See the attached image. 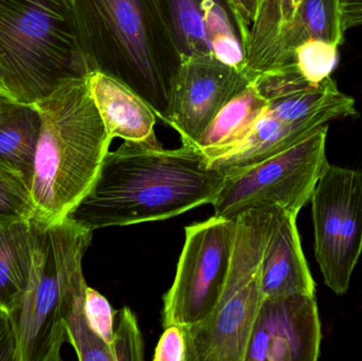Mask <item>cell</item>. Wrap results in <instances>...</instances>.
Instances as JSON below:
<instances>
[{
    "label": "cell",
    "instance_id": "obj_15",
    "mask_svg": "<svg viewBox=\"0 0 362 361\" xmlns=\"http://www.w3.org/2000/svg\"><path fill=\"white\" fill-rule=\"evenodd\" d=\"M340 2L341 0H302L293 23L279 40L266 72L293 66L296 49L308 40H325L341 46L346 30Z\"/></svg>",
    "mask_w": 362,
    "mask_h": 361
},
{
    "label": "cell",
    "instance_id": "obj_12",
    "mask_svg": "<svg viewBox=\"0 0 362 361\" xmlns=\"http://www.w3.org/2000/svg\"><path fill=\"white\" fill-rule=\"evenodd\" d=\"M89 90L108 135L124 141L156 142V112L117 78L100 71L87 76Z\"/></svg>",
    "mask_w": 362,
    "mask_h": 361
},
{
    "label": "cell",
    "instance_id": "obj_26",
    "mask_svg": "<svg viewBox=\"0 0 362 361\" xmlns=\"http://www.w3.org/2000/svg\"><path fill=\"white\" fill-rule=\"evenodd\" d=\"M154 361H187V341L181 326L165 328L155 350Z\"/></svg>",
    "mask_w": 362,
    "mask_h": 361
},
{
    "label": "cell",
    "instance_id": "obj_14",
    "mask_svg": "<svg viewBox=\"0 0 362 361\" xmlns=\"http://www.w3.org/2000/svg\"><path fill=\"white\" fill-rule=\"evenodd\" d=\"M316 131L283 122L265 110L244 139L208 160L209 165L228 177L288 150Z\"/></svg>",
    "mask_w": 362,
    "mask_h": 361
},
{
    "label": "cell",
    "instance_id": "obj_9",
    "mask_svg": "<svg viewBox=\"0 0 362 361\" xmlns=\"http://www.w3.org/2000/svg\"><path fill=\"white\" fill-rule=\"evenodd\" d=\"M310 203L317 262L327 288L342 296L362 254V170L329 163Z\"/></svg>",
    "mask_w": 362,
    "mask_h": 361
},
{
    "label": "cell",
    "instance_id": "obj_24",
    "mask_svg": "<svg viewBox=\"0 0 362 361\" xmlns=\"http://www.w3.org/2000/svg\"><path fill=\"white\" fill-rule=\"evenodd\" d=\"M118 316L114 341L110 345L115 361L144 360V343L137 318L127 307L119 312Z\"/></svg>",
    "mask_w": 362,
    "mask_h": 361
},
{
    "label": "cell",
    "instance_id": "obj_30",
    "mask_svg": "<svg viewBox=\"0 0 362 361\" xmlns=\"http://www.w3.org/2000/svg\"><path fill=\"white\" fill-rule=\"evenodd\" d=\"M342 25L346 32L362 25V0H341Z\"/></svg>",
    "mask_w": 362,
    "mask_h": 361
},
{
    "label": "cell",
    "instance_id": "obj_11",
    "mask_svg": "<svg viewBox=\"0 0 362 361\" xmlns=\"http://www.w3.org/2000/svg\"><path fill=\"white\" fill-rule=\"evenodd\" d=\"M321 341L315 295L265 297L253 324L245 361H316Z\"/></svg>",
    "mask_w": 362,
    "mask_h": 361
},
{
    "label": "cell",
    "instance_id": "obj_19",
    "mask_svg": "<svg viewBox=\"0 0 362 361\" xmlns=\"http://www.w3.org/2000/svg\"><path fill=\"white\" fill-rule=\"evenodd\" d=\"M302 0H257V14L243 47L245 70L252 81L269 69L279 40L293 23Z\"/></svg>",
    "mask_w": 362,
    "mask_h": 361
},
{
    "label": "cell",
    "instance_id": "obj_7",
    "mask_svg": "<svg viewBox=\"0 0 362 361\" xmlns=\"http://www.w3.org/2000/svg\"><path fill=\"white\" fill-rule=\"evenodd\" d=\"M327 131L329 125H323L288 150L226 177L211 203L214 215L238 218L252 208L278 206L298 216L329 165Z\"/></svg>",
    "mask_w": 362,
    "mask_h": 361
},
{
    "label": "cell",
    "instance_id": "obj_5",
    "mask_svg": "<svg viewBox=\"0 0 362 361\" xmlns=\"http://www.w3.org/2000/svg\"><path fill=\"white\" fill-rule=\"evenodd\" d=\"M0 69L27 104L88 76L69 0H0Z\"/></svg>",
    "mask_w": 362,
    "mask_h": 361
},
{
    "label": "cell",
    "instance_id": "obj_17",
    "mask_svg": "<svg viewBox=\"0 0 362 361\" xmlns=\"http://www.w3.org/2000/svg\"><path fill=\"white\" fill-rule=\"evenodd\" d=\"M266 107L267 101L255 85L249 83L219 110L194 146L202 150L206 160L219 156L246 137Z\"/></svg>",
    "mask_w": 362,
    "mask_h": 361
},
{
    "label": "cell",
    "instance_id": "obj_4",
    "mask_svg": "<svg viewBox=\"0 0 362 361\" xmlns=\"http://www.w3.org/2000/svg\"><path fill=\"white\" fill-rule=\"evenodd\" d=\"M33 256L29 285L19 309L11 314L15 361H61L67 341L66 321L86 292L83 259L93 231L70 218L54 225L31 220Z\"/></svg>",
    "mask_w": 362,
    "mask_h": 361
},
{
    "label": "cell",
    "instance_id": "obj_3",
    "mask_svg": "<svg viewBox=\"0 0 362 361\" xmlns=\"http://www.w3.org/2000/svg\"><path fill=\"white\" fill-rule=\"evenodd\" d=\"M42 117L31 194L33 220H65L89 192L112 138L98 112L87 76L72 78L34 103Z\"/></svg>",
    "mask_w": 362,
    "mask_h": 361
},
{
    "label": "cell",
    "instance_id": "obj_28",
    "mask_svg": "<svg viewBox=\"0 0 362 361\" xmlns=\"http://www.w3.org/2000/svg\"><path fill=\"white\" fill-rule=\"evenodd\" d=\"M242 46L246 44L249 31L257 14V0H223Z\"/></svg>",
    "mask_w": 362,
    "mask_h": 361
},
{
    "label": "cell",
    "instance_id": "obj_18",
    "mask_svg": "<svg viewBox=\"0 0 362 361\" xmlns=\"http://www.w3.org/2000/svg\"><path fill=\"white\" fill-rule=\"evenodd\" d=\"M33 256L31 220L0 226V309L11 315L23 303Z\"/></svg>",
    "mask_w": 362,
    "mask_h": 361
},
{
    "label": "cell",
    "instance_id": "obj_29",
    "mask_svg": "<svg viewBox=\"0 0 362 361\" xmlns=\"http://www.w3.org/2000/svg\"><path fill=\"white\" fill-rule=\"evenodd\" d=\"M16 341L10 315L0 309V361H15Z\"/></svg>",
    "mask_w": 362,
    "mask_h": 361
},
{
    "label": "cell",
    "instance_id": "obj_23",
    "mask_svg": "<svg viewBox=\"0 0 362 361\" xmlns=\"http://www.w3.org/2000/svg\"><path fill=\"white\" fill-rule=\"evenodd\" d=\"M339 59V46L321 40H308L296 49L293 65L313 85L331 76Z\"/></svg>",
    "mask_w": 362,
    "mask_h": 361
},
{
    "label": "cell",
    "instance_id": "obj_16",
    "mask_svg": "<svg viewBox=\"0 0 362 361\" xmlns=\"http://www.w3.org/2000/svg\"><path fill=\"white\" fill-rule=\"evenodd\" d=\"M40 129L34 104L0 97V160L21 172L31 187Z\"/></svg>",
    "mask_w": 362,
    "mask_h": 361
},
{
    "label": "cell",
    "instance_id": "obj_20",
    "mask_svg": "<svg viewBox=\"0 0 362 361\" xmlns=\"http://www.w3.org/2000/svg\"><path fill=\"white\" fill-rule=\"evenodd\" d=\"M167 15L181 54L212 53L204 32V11L223 0H159ZM227 8V6H226Z\"/></svg>",
    "mask_w": 362,
    "mask_h": 361
},
{
    "label": "cell",
    "instance_id": "obj_8",
    "mask_svg": "<svg viewBox=\"0 0 362 361\" xmlns=\"http://www.w3.org/2000/svg\"><path fill=\"white\" fill-rule=\"evenodd\" d=\"M238 218L212 216L185 227L175 279L163 297V326H195L210 317L223 294L235 245Z\"/></svg>",
    "mask_w": 362,
    "mask_h": 361
},
{
    "label": "cell",
    "instance_id": "obj_21",
    "mask_svg": "<svg viewBox=\"0 0 362 361\" xmlns=\"http://www.w3.org/2000/svg\"><path fill=\"white\" fill-rule=\"evenodd\" d=\"M31 184L25 176L0 160V226L33 218Z\"/></svg>",
    "mask_w": 362,
    "mask_h": 361
},
{
    "label": "cell",
    "instance_id": "obj_27",
    "mask_svg": "<svg viewBox=\"0 0 362 361\" xmlns=\"http://www.w3.org/2000/svg\"><path fill=\"white\" fill-rule=\"evenodd\" d=\"M213 55L221 63L245 70V55L242 42L236 33H226L210 40Z\"/></svg>",
    "mask_w": 362,
    "mask_h": 361
},
{
    "label": "cell",
    "instance_id": "obj_2",
    "mask_svg": "<svg viewBox=\"0 0 362 361\" xmlns=\"http://www.w3.org/2000/svg\"><path fill=\"white\" fill-rule=\"evenodd\" d=\"M89 72L135 91L163 118L181 52L159 0H69Z\"/></svg>",
    "mask_w": 362,
    "mask_h": 361
},
{
    "label": "cell",
    "instance_id": "obj_25",
    "mask_svg": "<svg viewBox=\"0 0 362 361\" xmlns=\"http://www.w3.org/2000/svg\"><path fill=\"white\" fill-rule=\"evenodd\" d=\"M84 309L90 328L110 347L114 341L115 312L107 299L87 286Z\"/></svg>",
    "mask_w": 362,
    "mask_h": 361
},
{
    "label": "cell",
    "instance_id": "obj_1",
    "mask_svg": "<svg viewBox=\"0 0 362 361\" xmlns=\"http://www.w3.org/2000/svg\"><path fill=\"white\" fill-rule=\"evenodd\" d=\"M226 177L191 144L124 141L104 157L97 178L68 218L95 231L169 220L212 203Z\"/></svg>",
    "mask_w": 362,
    "mask_h": 361
},
{
    "label": "cell",
    "instance_id": "obj_13",
    "mask_svg": "<svg viewBox=\"0 0 362 361\" xmlns=\"http://www.w3.org/2000/svg\"><path fill=\"white\" fill-rule=\"evenodd\" d=\"M261 277L264 297L315 295L316 283L302 250L297 216L286 212L270 235Z\"/></svg>",
    "mask_w": 362,
    "mask_h": 361
},
{
    "label": "cell",
    "instance_id": "obj_22",
    "mask_svg": "<svg viewBox=\"0 0 362 361\" xmlns=\"http://www.w3.org/2000/svg\"><path fill=\"white\" fill-rule=\"evenodd\" d=\"M85 292L76 299L66 321L67 341L74 347L78 360L115 361L110 345L95 334L87 321Z\"/></svg>",
    "mask_w": 362,
    "mask_h": 361
},
{
    "label": "cell",
    "instance_id": "obj_6",
    "mask_svg": "<svg viewBox=\"0 0 362 361\" xmlns=\"http://www.w3.org/2000/svg\"><path fill=\"white\" fill-rule=\"evenodd\" d=\"M286 211L261 206L238 216L229 275L210 317L182 328L187 361H245L247 345L263 302L262 261L268 239Z\"/></svg>",
    "mask_w": 362,
    "mask_h": 361
},
{
    "label": "cell",
    "instance_id": "obj_31",
    "mask_svg": "<svg viewBox=\"0 0 362 361\" xmlns=\"http://www.w3.org/2000/svg\"><path fill=\"white\" fill-rule=\"evenodd\" d=\"M0 97H8V99H13L12 95H11L10 90L6 87V82H4V76L2 74L1 69H0Z\"/></svg>",
    "mask_w": 362,
    "mask_h": 361
},
{
    "label": "cell",
    "instance_id": "obj_10",
    "mask_svg": "<svg viewBox=\"0 0 362 361\" xmlns=\"http://www.w3.org/2000/svg\"><path fill=\"white\" fill-rule=\"evenodd\" d=\"M250 82L245 70L221 63L213 53L181 54L161 120L180 134L183 144L194 146L219 110Z\"/></svg>",
    "mask_w": 362,
    "mask_h": 361
}]
</instances>
